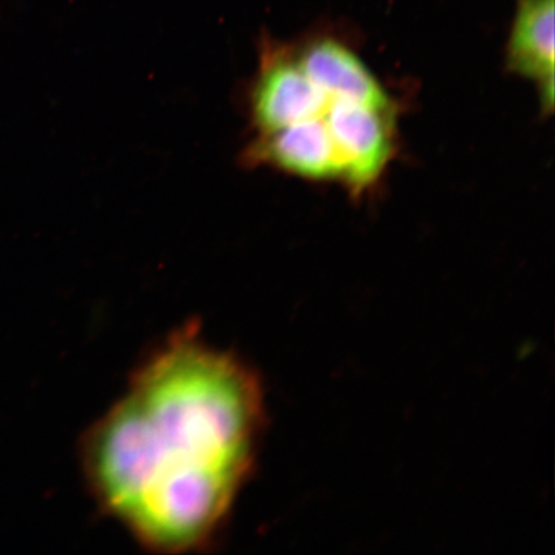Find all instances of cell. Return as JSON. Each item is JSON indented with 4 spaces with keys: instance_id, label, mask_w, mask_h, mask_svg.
<instances>
[{
    "instance_id": "cell-2",
    "label": "cell",
    "mask_w": 555,
    "mask_h": 555,
    "mask_svg": "<svg viewBox=\"0 0 555 555\" xmlns=\"http://www.w3.org/2000/svg\"><path fill=\"white\" fill-rule=\"evenodd\" d=\"M332 99L305 74L294 50L263 43L258 72L247 89V113L256 134L323 116Z\"/></svg>"
},
{
    "instance_id": "cell-4",
    "label": "cell",
    "mask_w": 555,
    "mask_h": 555,
    "mask_svg": "<svg viewBox=\"0 0 555 555\" xmlns=\"http://www.w3.org/2000/svg\"><path fill=\"white\" fill-rule=\"evenodd\" d=\"M554 0H517L506 65L539 85L541 103L554 106Z\"/></svg>"
},
{
    "instance_id": "cell-1",
    "label": "cell",
    "mask_w": 555,
    "mask_h": 555,
    "mask_svg": "<svg viewBox=\"0 0 555 555\" xmlns=\"http://www.w3.org/2000/svg\"><path fill=\"white\" fill-rule=\"evenodd\" d=\"M262 416L256 374L185 325L90 427L82 472L102 509L149 550H203L251 474Z\"/></svg>"
},
{
    "instance_id": "cell-5",
    "label": "cell",
    "mask_w": 555,
    "mask_h": 555,
    "mask_svg": "<svg viewBox=\"0 0 555 555\" xmlns=\"http://www.w3.org/2000/svg\"><path fill=\"white\" fill-rule=\"evenodd\" d=\"M295 54L305 74L324 92L374 107L393 108L391 96L376 76L341 41L319 39Z\"/></svg>"
},
{
    "instance_id": "cell-3",
    "label": "cell",
    "mask_w": 555,
    "mask_h": 555,
    "mask_svg": "<svg viewBox=\"0 0 555 555\" xmlns=\"http://www.w3.org/2000/svg\"><path fill=\"white\" fill-rule=\"evenodd\" d=\"M246 168L269 166L311 180H344V168L324 115L256 134L241 154Z\"/></svg>"
}]
</instances>
